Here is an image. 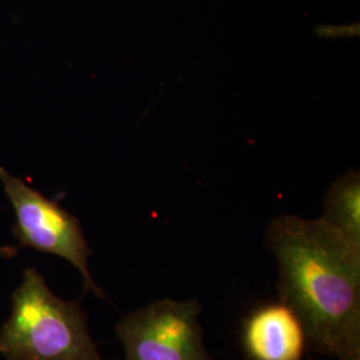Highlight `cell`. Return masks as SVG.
<instances>
[{"label":"cell","instance_id":"3","mask_svg":"<svg viewBox=\"0 0 360 360\" xmlns=\"http://www.w3.org/2000/svg\"><path fill=\"white\" fill-rule=\"evenodd\" d=\"M0 180L15 212L13 233L18 240L16 247L3 248L0 252L13 257L18 250L30 247L44 254L63 257L83 276L84 291H92L104 299L103 291L91 278L89 257L92 251L79 219L59 206L56 200L46 198L3 167H0Z\"/></svg>","mask_w":360,"mask_h":360},{"label":"cell","instance_id":"1","mask_svg":"<svg viewBox=\"0 0 360 360\" xmlns=\"http://www.w3.org/2000/svg\"><path fill=\"white\" fill-rule=\"evenodd\" d=\"M279 266V300L295 312L311 351L360 360V245L322 218L281 215L266 233Z\"/></svg>","mask_w":360,"mask_h":360},{"label":"cell","instance_id":"5","mask_svg":"<svg viewBox=\"0 0 360 360\" xmlns=\"http://www.w3.org/2000/svg\"><path fill=\"white\" fill-rule=\"evenodd\" d=\"M240 343L247 360H303L309 348L299 318L281 300L250 311L242 322Z\"/></svg>","mask_w":360,"mask_h":360},{"label":"cell","instance_id":"4","mask_svg":"<svg viewBox=\"0 0 360 360\" xmlns=\"http://www.w3.org/2000/svg\"><path fill=\"white\" fill-rule=\"evenodd\" d=\"M196 299H162L126 315L115 326L124 360H214L207 352Z\"/></svg>","mask_w":360,"mask_h":360},{"label":"cell","instance_id":"6","mask_svg":"<svg viewBox=\"0 0 360 360\" xmlns=\"http://www.w3.org/2000/svg\"><path fill=\"white\" fill-rule=\"evenodd\" d=\"M323 220L351 242L360 245L359 171L335 180L324 199Z\"/></svg>","mask_w":360,"mask_h":360},{"label":"cell","instance_id":"2","mask_svg":"<svg viewBox=\"0 0 360 360\" xmlns=\"http://www.w3.org/2000/svg\"><path fill=\"white\" fill-rule=\"evenodd\" d=\"M13 309L0 328L6 360H105L94 343L87 314L77 302L52 294L35 269H26L11 296Z\"/></svg>","mask_w":360,"mask_h":360}]
</instances>
